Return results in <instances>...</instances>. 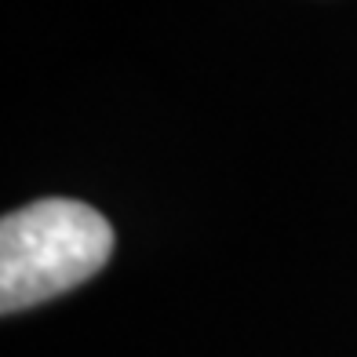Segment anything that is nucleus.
I'll return each mask as SVG.
<instances>
[{
    "instance_id": "obj_1",
    "label": "nucleus",
    "mask_w": 357,
    "mask_h": 357,
    "mask_svg": "<svg viewBox=\"0 0 357 357\" xmlns=\"http://www.w3.org/2000/svg\"><path fill=\"white\" fill-rule=\"evenodd\" d=\"M113 255V226L84 201L44 197L0 219V310L19 314L91 281Z\"/></svg>"
}]
</instances>
